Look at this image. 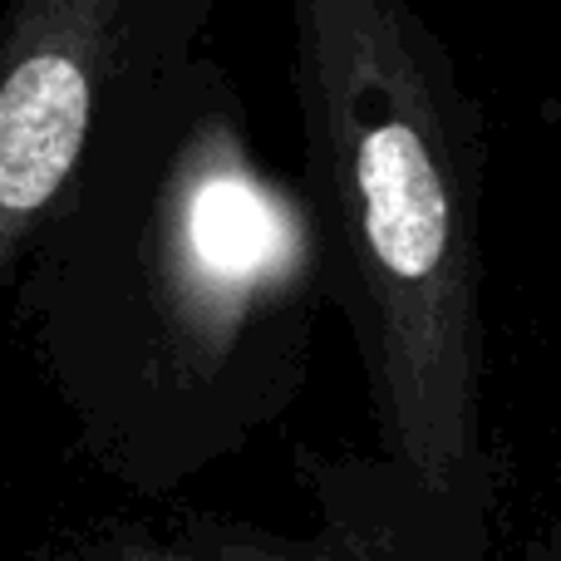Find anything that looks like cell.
<instances>
[{
	"label": "cell",
	"instance_id": "cell-1",
	"mask_svg": "<svg viewBox=\"0 0 561 561\" xmlns=\"http://www.w3.org/2000/svg\"><path fill=\"white\" fill-rule=\"evenodd\" d=\"M330 306L316 217L256 153L237 75L193 59L79 168L10 316L84 458L173 493L290 414Z\"/></svg>",
	"mask_w": 561,
	"mask_h": 561
},
{
	"label": "cell",
	"instance_id": "cell-2",
	"mask_svg": "<svg viewBox=\"0 0 561 561\" xmlns=\"http://www.w3.org/2000/svg\"><path fill=\"white\" fill-rule=\"evenodd\" d=\"M300 193L379 458L493 517L488 124L414 0H286Z\"/></svg>",
	"mask_w": 561,
	"mask_h": 561
},
{
	"label": "cell",
	"instance_id": "cell-3",
	"mask_svg": "<svg viewBox=\"0 0 561 561\" xmlns=\"http://www.w3.org/2000/svg\"><path fill=\"white\" fill-rule=\"evenodd\" d=\"M222 0H0V290L99 144L207 55Z\"/></svg>",
	"mask_w": 561,
	"mask_h": 561
},
{
	"label": "cell",
	"instance_id": "cell-4",
	"mask_svg": "<svg viewBox=\"0 0 561 561\" xmlns=\"http://www.w3.org/2000/svg\"><path fill=\"white\" fill-rule=\"evenodd\" d=\"M507 561H561V537H547L542 547H533L523 557H507Z\"/></svg>",
	"mask_w": 561,
	"mask_h": 561
}]
</instances>
